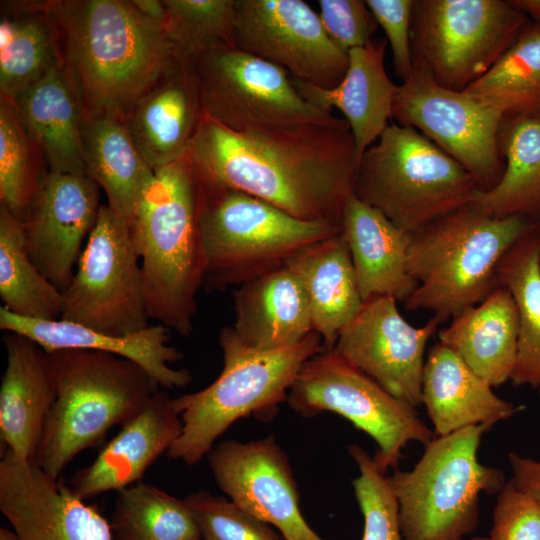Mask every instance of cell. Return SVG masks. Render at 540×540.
Listing matches in <instances>:
<instances>
[{"mask_svg":"<svg viewBox=\"0 0 540 540\" xmlns=\"http://www.w3.org/2000/svg\"><path fill=\"white\" fill-rule=\"evenodd\" d=\"M187 157L199 185L342 226L358 164L349 124L233 130L202 114Z\"/></svg>","mask_w":540,"mask_h":540,"instance_id":"6da1fadb","label":"cell"},{"mask_svg":"<svg viewBox=\"0 0 540 540\" xmlns=\"http://www.w3.org/2000/svg\"><path fill=\"white\" fill-rule=\"evenodd\" d=\"M83 118H122L178 58L133 1H49Z\"/></svg>","mask_w":540,"mask_h":540,"instance_id":"7a4b0ae2","label":"cell"},{"mask_svg":"<svg viewBox=\"0 0 540 540\" xmlns=\"http://www.w3.org/2000/svg\"><path fill=\"white\" fill-rule=\"evenodd\" d=\"M200 188L186 156L155 170L128 222L150 319L188 337L202 288Z\"/></svg>","mask_w":540,"mask_h":540,"instance_id":"3957f363","label":"cell"},{"mask_svg":"<svg viewBox=\"0 0 540 540\" xmlns=\"http://www.w3.org/2000/svg\"><path fill=\"white\" fill-rule=\"evenodd\" d=\"M532 227L526 217H498L472 202L411 233L407 268L416 288L406 309L431 311L442 323L478 305L499 286L504 254Z\"/></svg>","mask_w":540,"mask_h":540,"instance_id":"277c9868","label":"cell"},{"mask_svg":"<svg viewBox=\"0 0 540 540\" xmlns=\"http://www.w3.org/2000/svg\"><path fill=\"white\" fill-rule=\"evenodd\" d=\"M56 397L33 461L54 478L116 425L136 417L160 389L135 362L107 352H51Z\"/></svg>","mask_w":540,"mask_h":540,"instance_id":"5b68a950","label":"cell"},{"mask_svg":"<svg viewBox=\"0 0 540 540\" xmlns=\"http://www.w3.org/2000/svg\"><path fill=\"white\" fill-rule=\"evenodd\" d=\"M219 344L223 353L219 376L200 391L174 398L182 431L167 455L189 466L208 455L236 420L250 415L263 421L274 418L302 366L323 349L316 332L290 347L254 349L239 339L232 326L220 331Z\"/></svg>","mask_w":540,"mask_h":540,"instance_id":"8992f818","label":"cell"},{"mask_svg":"<svg viewBox=\"0 0 540 540\" xmlns=\"http://www.w3.org/2000/svg\"><path fill=\"white\" fill-rule=\"evenodd\" d=\"M199 188L202 288L207 291L238 287L342 232L341 225L298 219L240 191Z\"/></svg>","mask_w":540,"mask_h":540,"instance_id":"52a82bcc","label":"cell"},{"mask_svg":"<svg viewBox=\"0 0 540 540\" xmlns=\"http://www.w3.org/2000/svg\"><path fill=\"white\" fill-rule=\"evenodd\" d=\"M474 177L416 129L389 124L360 157L353 194L413 233L474 202Z\"/></svg>","mask_w":540,"mask_h":540,"instance_id":"ba28073f","label":"cell"},{"mask_svg":"<svg viewBox=\"0 0 540 540\" xmlns=\"http://www.w3.org/2000/svg\"><path fill=\"white\" fill-rule=\"evenodd\" d=\"M492 426L435 436L411 470L387 477L404 540H461L476 529L481 494H498L507 483L499 468L478 460L482 436Z\"/></svg>","mask_w":540,"mask_h":540,"instance_id":"9c48e42d","label":"cell"},{"mask_svg":"<svg viewBox=\"0 0 540 540\" xmlns=\"http://www.w3.org/2000/svg\"><path fill=\"white\" fill-rule=\"evenodd\" d=\"M511 1H415L413 63L441 86L463 91L482 77L527 26Z\"/></svg>","mask_w":540,"mask_h":540,"instance_id":"30bf717a","label":"cell"},{"mask_svg":"<svg viewBox=\"0 0 540 540\" xmlns=\"http://www.w3.org/2000/svg\"><path fill=\"white\" fill-rule=\"evenodd\" d=\"M286 402L302 417L330 411L351 421L376 442L373 459L383 473L398 466L407 443L425 446L435 436L416 407L388 393L333 350L322 349L305 362Z\"/></svg>","mask_w":540,"mask_h":540,"instance_id":"8fae6325","label":"cell"},{"mask_svg":"<svg viewBox=\"0 0 540 540\" xmlns=\"http://www.w3.org/2000/svg\"><path fill=\"white\" fill-rule=\"evenodd\" d=\"M189 63L202 114L230 129L336 126L346 121L307 102L288 71L236 47Z\"/></svg>","mask_w":540,"mask_h":540,"instance_id":"7c38bea8","label":"cell"},{"mask_svg":"<svg viewBox=\"0 0 540 540\" xmlns=\"http://www.w3.org/2000/svg\"><path fill=\"white\" fill-rule=\"evenodd\" d=\"M62 295V320L121 336L150 326L140 259L129 224L107 205H101Z\"/></svg>","mask_w":540,"mask_h":540,"instance_id":"4fadbf2b","label":"cell"},{"mask_svg":"<svg viewBox=\"0 0 540 540\" xmlns=\"http://www.w3.org/2000/svg\"><path fill=\"white\" fill-rule=\"evenodd\" d=\"M505 115L481 98L438 84L421 65L398 85L392 119L409 126L462 165L481 191L500 180V131Z\"/></svg>","mask_w":540,"mask_h":540,"instance_id":"5bb4252c","label":"cell"},{"mask_svg":"<svg viewBox=\"0 0 540 540\" xmlns=\"http://www.w3.org/2000/svg\"><path fill=\"white\" fill-rule=\"evenodd\" d=\"M235 44L293 79L325 89L337 87L348 69V55L303 0H235Z\"/></svg>","mask_w":540,"mask_h":540,"instance_id":"9a60e30c","label":"cell"},{"mask_svg":"<svg viewBox=\"0 0 540 540\" xmlns=\"http://www.w3.org/2000/svg\"><path fill=\"white\" fill-rule=\"evenodd\" d=\"M439 324L432 317L424 326L414 327L400 314L397 300L375 296L363 302L332 350L394 397L418 407L425 348Z\"/></svg>","mask_w":540,"mask_h":540,"instance_id":"2e32d148","label":"cell"},{"mask_svg":"<svg viewBox=\"0 0 540 540\" xmlns=\"http://www.w3.org/2000/svg\"><path fill=\"white\" fill-rule=\"evenodd\" d=\"M211 473L229 499L275 527L285 540H325L306 522L287 455L273 435L224 440L208 454Z\"/></svg>","mask_w":540,"mask_h":540,"instance_id":"e0dca14e","label":"cell"},{"mask_svg":"<svg viewBox=\"0 0 540 540\" xmlns=\"http://www.w3.org/2000/svg\"><path fill=\"white\" fill-rule=\"evenodd\" d=\"M0 511L19 540H113L110 521L61 478L4 451Z\"/></svg>","mask_w":540,"mask_h":540,"instance_id":"ac0fdd59","label":"cell"},{"mask_svg":"<svg viewBox=\"0 0 540 540\" xmlns=\"http://www.w3.org/2000/svg\"><path fill=\"white\" fill-rule=\"evenodd\" d=\"M98 188L88 174L48 170L22 219L32 261L61 291L69 286L83 242L97 222Z\"/></svg>","mask_w":540,"mask_h":540,"instance_id":"d6986e66","label":"cell"},{"mask_svg":"<svg viewBox=\"0 0 540 540\" xmlns=\"http://www.w3.org/2000/svg\"><path fill=\"white\" fill-rule=\"evenodd\" d=\"M181 431V414L174 398L158 389L144 409L121 426L95 460L78 470L68 484L84 500L129 487L168 452Z\"/></svg>","mask_w":540,"mask_h":540,"instance_id":"ffe728a7","label":"cell"},{"mask_svg":"<svg viewBox=\"0 0 540 540\" xmlns=\"http://www.w3.org/2000/svg\"><path fill=\"white\" fill-rule=\"evenodd\" d=\"M0 329L23 335L49 353L64 349H86L111 353L141 366L164 390L184 388L192 381L187 369L171 366L182 359L178 348L169 345L170 330L152 325L130 335H113L62 319L38 320L15 315L0 308Z\"/></svg>","mask_w":540,"mask_h":540,"instance_id":"44dd1931","label":"cell"},{"mask_svg":"<svg viewBox=\"0 0 540 540\" xmlns=\"http://www.w3.org/2000/svg\"><path fill=\"white\" fill-rule=\"evenodd\" d=\"M7 365L0 386V438L5 451L33 460L56 397L51 353L32 339L4 332Z\"/></svg>","mask_w":540,"mask_h":540,"instance_id":"7402d4cb","label":"cell"},{"mask_svg":"<svg viewBox=\"0 0 540 540\" xmlns=\"http://www.w3.org/2000/svg\"><path fill=\"white\" fill-rule=\"evenodd\" d=\"M202 116L191 64L177 59L121 118L153 170L185 156Z\"/></svg>","mask_w":540,"mask_h":540,"instance_id":"603a6c76","label":"cell"},{"mask_svg":"<svg viewBox=\"0 0 540 540\" xmlns=\"http://www.w3.org/2000/svg\"><path fill=\"white\" fill-rule=\"evenodd\" d=\"M386 39H373L348 52V69L341 83L332 89L292 78L299 94L327 112L338 109L352 132L358 161L389 125L398 85L388 76L384 56Z\"/></svg>","mask_w":540,"mask_h":540,"instance_id":"cb8c5ba5","label":"cell"},{"mask_svg":"<svg viewBox=\"0 0 540 540\" xmlns=\"http://www.w3.org/2000/svg\"><path fill=\"white\" fill-rule=\"evenodd\" d=\"M233 305L232 328L251 348L290 347L314 332L303 284L286 265L239 285L233 291Z\"/></svg>","mask_w":540,"mask_h":540,"instance_id":"d4e9b609","label":"cell"},{"mask_svg":"<svg viewBox=\"0 0 540 540\" xmlns=\"http://www.w3.org/2000/svg\"><path fill=\"white\" fill-rule=\"evenodd\" d=\"M342 233L363 302L375 296L405 302L416 288L407 268L411 233L354 194L344 208Z\"/></svg>","mask_w":540,"mask_h":540,"instance_id":"484cf974","label":"cell"},{"mask_svg":"<svg viewBox=\"0 0 540 540\" xmlns=\"http://www.w3.org/2000/svg\"><path fill=\"white\" fill-rule=\"evenodd\" d=\"M422 404L435 436L474 425H494L520 410L497 396L488 383L440 342L430 348L425 359Z\"/></svg>","mask_w":540,"mask_h":540,"instance_id":"4316f807","label":"cell"},{"mask_svg":"<svg viewBox=\"0 0 540 540\" xmlns=\"http://www.w3.org/2000/svg\"><path fill=\"white\" fill-rule=\"evenodd\" d=\"M49 170L87 174L82 109L65 63L12 100Z\"/></svg>","mask_w":540,"mask_h":540,"instance_id":"83f0119b","label":"cell"},{"mask_svg":"<svg viewBox=\"0 0 540 540\" xmlns=\"http://www.w3.org/2000/svg\"><path fill=\"white\" fill-rule=\"evenodd\" d=\"M438 338L492 388L504 384L517 361L518 318L510 292L499 285L481 303L453 317Z\"/></svg>","mask_w":540,"mask_h":540,"instance_id":"f1b7e54d","label":"cell"},{"mask_svg":"<svg viewBox=\"0 0 540 540\" xmlns=\"http://www.w3.org/2000/svg\"><path fill=\"white\" fill-rule=\"evenodd\" d=\"M285 265L303 284L313 331L320 335L323 349L332 350L363 305L343 233L315 243Z\"/></svg>","mask_w":540,"mask_h":540,"instance_id":"f546056e","label":"cell"},{"mask_svg":"<svg viewBox=\"0 0 540 540\" xmlns=\"http://www.w3.org/2000/svg\"><path fill=\"white\" fill-rule=\"evenodd\" d=\"M49 1H2L0 96L15 99L64 64Z\"/></svg>","mask_w":540,"mask_h":540,"instance_id":"4dcf8cb0","label":"cell"},{"mask_svg":"<svg viewBox=\"0 0 540 540\" xmlns=\"http://www.w3.org/2000/svg\"><path fill=\"white\" fill-rule=\"evenodd\" d=\"M82 146L87 174L106 194L107 206L129 222L155 170L118 116L83 118Z\"/></svg>","mask_w":540,"mask_h":540,"instance_id":"1f68e13d","label":"cell"},{"mask_svg":"<svg viewBox=\"0 0 540 540\" xmlns=\"http://www.w3.org/2000/svg\"><path fill=\"white\" fill-rule=\"evenodd\" d=\"M503 174L474 202L498 216L519 215L535 222L540 217V113L506 117L500 131Z\"/></svg>","mask_w":540,"mask_h":540,"instance_id":"d6a6232c","label":"cell"},{"mask_svg":"<svg viewBox=\"0 0 540 540\" xmlns=\"http://www.w3.org/2000/svg\"><path fill=\"white\" fill-rule=\"evenodd\" d=\"M498 284L506 288L518 318L514 386L540 388V239L532 229L514 243L497 267Z\"/></svg>","mask_w":540,"mask_h":540,"instance_id":"836d02e7","label":"cell"},{"mask_svg":"<svg viewBox=\"0 0 540 540\" xmlns=\"http://www.w3.org/2000/svg\"><path fill=\"white\" fill-rule=\"evenodd\" d=\"M0 297L5 309L21 317L57 320L62 315V291L32 261L23 220L1 204Z\"/></svg>","mask_w":540,"mask_h":540,"instance_id":"e575fe53","label":"cell"},{"mask_svg":"<svg viewBox=\"0 0 540 540\" xmlns=\"http://www.w3.org/2000/svg\"><path fill=\"white\" fill-rule=\"evenodd\" d=\"M116 493L113 540H202L185 500L143 482Z\"/></svg>","mask_w":540,"mask_h":540,"instance_id":"d590c367","label":"cell"},{"mask_svg":"<svg viewBox=\"0 0 540 540\" xmlns=\"http://www.w3.org/2000/svg\"><path fill=\"white\" fill-rule=\"evenodd\" d=\"M464 91L505 117L540 112V24L527 25L495 64Z\"/></svg>","mask_w":540,"mask_h":540,"instance_id":"8d00e7d4","label":"cell"},{"mask_svg":"<svg viewBox=\"0 0 540 540\" xmlns=\"http://www.w3.org/2000/svg\"><path fill=\"white\" fill-rule=\"evenodd\" d=\"M162 28L178 59L235 48V0H163Z\"/></svg>","mask_w":540,"mask_h":540,"instance_id":"74e56055","label":"cell"},{"mask_svg":"<svg viewBox=\"0 0 540 540\" xmlns=\"http://www.w3.org/2000/svg\"><path fill=\"white\" fill-rule=\"evenodd\" d=\"M48 170L14 102L0 96V204L23 219Z\"/></svg>","mask_w":540,"mask_h":540,"instance_id":"f35d334b","label":"cell"},{"mask_svg":"<svg viewBox=\"0 0 540 540\" xmlns=\"http://www.w3.org/2000/svg\"><path fill=\"white\" fill-rule=\"evenodd\" d=\"M348 452L359 469L353 488L364 519L362 540H404L398 502L385 473L360 445L348 446Z\"/></svg>","mask_w":540,"mask_h":540,"instance_id":"ab89813d","label":"cell"},{"mask_svg":"<svg viewBox=\"0 0 540 540\" xmlns=\"http://www.w3.org/2000/svg\"><path fill=\"white\" fill-rule=\"evenodd\" d=\"M184 500L193 513L202 540H285L269 524L225 497L201 490Z\"/></svg>","mask_w":540,"mask_h":540,"instance_id":"60d3db41","label":"cell"},{"mask_svg":"<svg viewBox=\"0 0 540 540\" xmlns=\"http://www.w3.org/2000/svg\"><path fill=\"white\" fill-rule=\"evenodd\" d=\"M318 13L330 41L342 52L372 41L378 24L362 0H319Z\"/></svg>","mask_w":540,"mask_h":540,"instance_id":"b9f144b4","label":"cell"},{"mask_svg":"<svg viewBox=\"0 0 540 540\" xmlns=\"http://www.w3.org/2000/svg\"><path fill=\"white\" fill-rule=\"evenodd\" d=\"M491 540H540V503L507 481L493 510Z\"/></svg>","mask_w":540,"mask_h":540,"instance_id":"7bdbcfd3","label":"cell"},{"mask_svg":"<svg viewBox=\"0 0 540 540\" xmlns=\"http://www.w3.org/2000/svg\"><path fill=\"white\" fill-rule=\"evenodd\" d=\"M378 26L386 35L393 57L394 70L402 82L413 73L411 45L413 0H366Z\"/></svg>","mask_w":540,"mask_h":540,"instance_id":"ee69618b","label":"cell"},{"mask_svg":"<svg viewBox=\"0 0 540 540\" xmlns=\"http://www.w3.org/2000/svg\"><path fill=\"white\" fill-rule=\"evenodd\" d=\"M508 461L512 471L509 481L540 503V458L532 459L510 452Z\"/></svg>","mask_w":540,"mask_h":540,"instance_id":"f6af8a7d","label":"cell"},{"mask_svg":"<svg viewBox=\"0 0 540 540\" xmlns=\"http://www.w3.org/2000/svg\"><path fill=\"white\" fill-rule=\"evenodd\" d=\"M133 2L143 14L162 26L165 17L163 0H133Z\"/></svg>","mask_w":540,"mask_h":540,"instance_id":"bcb514c9","label":"cell"},{"mask_svg":"<svg viewBox=\"0 0 540 540\" xmlns=\"http://www.w3.org/2000/svg\"><path fill=\"white\" fill-rule=\"evenodd\" d=\"M511 2L526 16H530L536 24H540V0H513Z\"/></svg>","mask_w":540,"mask_h":540,"instance_id":"7dc6e473","label":"cell"},{"mask_svg":"<svg viewBox=\"0 0 540 540\" xmlns=\"http://www.w3.org/2000/svg\"><path fill=\"white\" fill-rule=\"evenodd\" d=\"M0 540H19L17 534L7 527L0 528Z\"/></svg>","mask_w":540,"mask_h":540,"instance_id":"c3c4849f","label":"cell"},{"mask_svg":"<svg viewBox=\"0 0 540 540\" xmlns=\"http://www.w3.org/2000/svg\"><path fill=\"white\" fill-rule=\"evenodd\" d=\"M533 230L540 239V217L535 222H533Z\"/></svg>","mask_w":540,"mask_h":540,"instance_id":"681fc988","label":"cell"},{"mask_svg":"<svg viewBox=\"0 0 540 540\" xmlns=\"http://www.w3.org/2000/svg\"><path fill=\"white\" fill-rule=\"evenodd\" d=\"M471 540H491V539L487 538V537H476V538H473Z\"/></svg>","mask_w":540,"mask_h":540,"instance_id":"f907efd6","label":"cell"},{"mask_svg":"<svg viewBox=\"0 0 540 540\" xmlns=\"http://www.w3.org/2000/svg\"><path fill=\"white\" fill-rule=\"evenodd\" d=\"M539 396H540V388H539Z\"/></svg>","mask_w":540,"mask_h":540,"instance_id":"816d5d0a","label":"cell"},{"mask_svg":"<svg viewBox=\"0 0 540 540\" xmlns=\"http://www.w3.org/2000/svg\"><path fill=\"white\" fill-rule=\"evenodd\" d=\"M540 113V112H539Z\"/></svg>","mask_w":540,"mask_h":540,"instance_id":"f5cc1de1","label":"cell"}]
</instances>
